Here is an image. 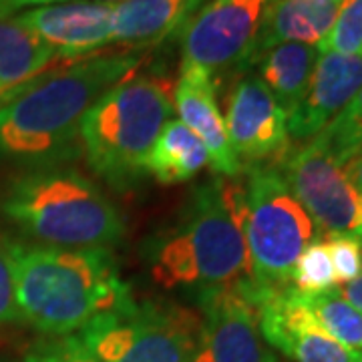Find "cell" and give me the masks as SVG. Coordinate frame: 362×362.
Returning <instances> with one entry per match:
<instances>
[{
    "instance_id": "6da1fadb",
    "label": "cell",
    "mask_w": 362,
    "mask_h": 362,
    "mask_svg": "<svg viewBox=\"0 0 362 362\" xmlns=\"http://www.w3.org/2000/svg\"><path fill=\"white\" fill-rule=\"evenodd\" d=\"M141 54H95L11 90L0 103V157L45 163L63 159L89 109L131 78Z\"/></svg>"
},
{
    "instance_id": "7a4b0ae2",
    "label": "cell",
    "mask_w": 362,
    "mask_h": 362,
    "mask_svg": "<svg viewBox=\"0 0 362 362\" xmlns=\"http://www.w3.org/2000/svg\"><path fill=\"white\" fill-rule=\"evenodd\" d=\"M11 252L21 320L47 337L78 332L133 298L109 247L65 250L11 240Z\"/></svg>"
},
{
    "instance_id": "3957f363",
    "label": "cell",
    "mask_w": 362,
    "mask_h": 362,
    "mask_svg": "<svg viewBox=\"0 0 362 362\" xmlns=\"http://www.w3.org/2000/svg\"><path fill=\"white\" fill-rule=\"evenodd\" d=\"M0 216L49 247H109L125 233L119 207L71 168H35L13 177L0 192Z\"/></svg>"
},
{
    "instance_id": "277c9868",
    "label": "cell",
    "mask_w": 362,
    "mask_h": 362,
    "mask_svg": "<svg viewBox=\"0 0 362 362\" xmlns=\"http://www.w3.org/2000/svg\"><path fill=\"white\" fill-rule=\"evenodd\" d=\"M149 268L163 288H220L252 280L250 254L223 202L220 180L194 189L177 220L149 244Z\"/></svg>"
},
{
    "instance_id": "5b68a950",
    "label": "cell",
    "mask_w": 362,
    "mask_h": 362,
    "mask_svg": "<svg viewBox=\"0 0 362 362\" xmlns=\"http://www.w3.org/2000/svg\"><path fill=\"white\" fill-rule=\"evenodd\" d=\"M223 202L238 221L250 254L247 292L290 286L294 264L316 238V226L276 165L247 168L246 181L220 180Z\"/></svg>"
},
{
    "instance_id": "8992f818",
    "label": "cell",
    "mask_w": 362,
    "mask_h": 362,
    "mask_svg": "<svg viewBox=\"0 0 362 362\" xmlns=\"http://www.w3.org/2000/svg\"><path fill=\"white\" fill-rule=\"evenodd\" d=\"M173 113L168 85L133 75L89 109L78 139L89 168L113 187H131L147 173L151 147Z\"/></svg>"
},
{
    "instance_id": "52a82bcc",
    "label": "cell",
    "mask_w": 362,
    "mask_h": 362,
    "mask_svg": "<svg viewBox=\"0 0 362 362\" xmlns=\"http://www.w3.org/2000/svg\"><path fill=\"white\" fill-rule=\"evenodd\" d=\"M202 318L163 300L129 298L87 322L77 337L99 362H194Z\"/></svg>"
},
{
    "instance_id": "ba28073f",
    "label": "cell",
    "mask_w": 362,
    "mask_h": 362,
    "mask_svg": "<svg viewBox=\"0 0 362 362\" xmlns=\"http://www.w3.org/2000/svg\"><path fill=\"white\" fill-rule=\"evenodd\" d=\"M270 0H209L181 33L183 66L214 73L252 65L259 28Z\"/></svg>"
},
{
    "instance_id": "9c48e42d",
    "label": "cell",
    "mask_w": 362,
    "mask_h": 362,
    "mask_svg": "<svg viewBox=\"0 0 362 362\" xmlns=\"http://www.w3.org/2000/svg\"><path fill=\"white\" fill-rule=\"evenodd\" d=\"M278 171L316 228L328 235L356 233L362 221V194L318 139L288 151Z\"/></svg>"
},
{
    "instance_id": "30bf717a",
    "label": "cell",
    "mask_w": 362,
    "mask_h": 362,
    "mask_svg": "<svg viewBox=\"0 0 362 362\" xmlns=\"http://www.w3.org/2000/svg\"><path fill=\"white\" fill-rule=\"evenodd\" d=\"M246 282L199 292L202 330L194 362H278L259 332Z\"/></svg>"
},
{
    "instance_id": "8fae6325",
    "label": "cell",
    "mask_w": 362,
    "mask_h": 362,
    "mask_svg": "<svg viewBox=\"0 0 362 362\" xmlns=\"http://www.w3.org/2000/svg\"><path fill=\"white\" fill-rule=\"evenodd\" d=\"M223 123L242 169L280 163L290 151L288 115L254 73L233 85Z\"/></svg>"
},
{
    "instance_id": "7c38bea8",
    "label": "cell",
    "mask_w": 362,
    "mask_h": 362,
    "mask_svg": "<svg viewBox=\"0 0 362 362\" xmlns=\"http://www.w3.org/2000/svg\"><path fill=\"white\" fill-rule=\"evenodd\" d=\"M247 292V286H246ZM264 340L294 362H362V352L340 344L306 308L292 286L252 294Z\"/></svg>"
},
{
    "instance_id": "4fadbf2b",
    "label": "cell",
    "mask_w": 362,
    "mask_h": 362,
    "mask_svg": "<svg viewBox=\"0 0 362 362\" xmlns=\"http://www.w3.org/2000/svg\"><path fill=\"white\" fill-rule=\"evenodd\" d=\"M361 89L362 57L320 52L308 89L288 115L290 139L310 141L344 111Z\"/></svg>"
},
{
    "instance_id": "5bb4252c",
    "label": "cell",
    "mask_w": 362,
    "mask_h": 362,
    "mask_svg": "<svg viewBox=\"0 0 362 362\" xmlns=\"http://www.w3.org/2000/svg\"><path fill=\"white\" fill-rule=\"evenodd\" d=\"M113 11L111 2H59L26 11L21 21L51 47L57 59L75 61L111 42Z\"/></svg>"
},
{
    "instance_id": "9a60e30c",
    "label": "cell",
    "mask_w": 362,
    "mask_h": 362,
    "mask_svg": "<svg viewBox=\"0 0 362 362\" xmlns=\"http://www.w3.org/2000/svg\"><path fill=\"white\" fill-rule=\"evenodd\" d=\"M171 99L181 123L194 131L206 145L209 165L226 177H238L244 169L233 156L228 139L226 123L216 99L214 77L199 66H181L180 81Z\"/></svg>"
},
{
    "instance_id": "2e32d148",
    "label": "cell",
    "mask_w": 362,
    "mask_h": 362,
    "mask_svg": "<svg viewBox=\"0 0 362 362\" xmlns=\"http://www.w3.org/2000/svg\"><path fill=\"white\" fill-rule=\"evenodd\" d=\"M338 6L340 4L330 0H270L264 13L254 59L259 52L284 42L318 47L337 21Z\"/></svg>"
},
{
    "instance_id": "e0dca14e",
    "label": "cell",
    "mask_w": 362,
    "mask_h": 362,
    "mask_svg": "<svg viewBox=\"0 0 362 362\" xmlns=\"http://www.w3.org/2000/svg\"><path fill=\"white\" fill-rule=\"evenodd\" d=\"M204 0H125L113 11L111 42L151 45L185 26Z\"/></svg>"
},
{
    "instance_id": "ac0fdd59",
    "label": "cell",
    "mask_w": 362,
    "mask_h": 362,
    "mask_svg": "<svg viewBox=\"0 0 362 362\" xmlns=\"http://www.w3.org/2000/svg\"><path fill=\"white\" fill-rule=\"evenodd\" d=\"M320 52L318 47L284 42L259 52L252 65H258L259 81L268 87L276 103L290 115L310 85Z\"/></svg>"
},
{
    "instance_id": "d6986e66",
    "label": "cell",
    "mask_w": 362,
    "mask_h": 362,
    "mask_svg": "<svg viewBox=\"0 0 362 362\" xmlns=\"http://www.w3.org/2000/svg\"><path fill=\"white\" fill-rule=\"evenodd\" d=\"M52 61H57V54L21 16L0 13V93L8 95L30 83L47 71Z\"/></svg>"
},
{
    "instance_id": "ffe728a7",
    "label": "cell",
    "mask_w": 362,
    "mask_h": 362,
    "mask_svg": "<svg viewBox=\"0 0 362 362\" xmlns=\"http://www.w3.org/2000/svg\"><path fill=\"white\" fill-rule=\"evenodd\" d=\"M209 163L206 145L180 119L168 121L151 147L147 173L163 185L194 180Z\"/></svg>"
},
{
    "instance_id": "44dd1931",
    "label": "cell",
    "mask_w": 362,
    "mask_h": 362,
    "mask_svg": "<svg viewBox=\"0 0 362 362\" xmlns=\"http://www.w3.org/2000/svg\"><path fill=\"white\" fill-rule=\"evenodd\" d=\"M300 298L330 337L349 349L362 352V312L340 294L338 286L318 294H300Z\"/></svg>"
},
{
    "instance_id": "7402d4cb",
    "label": "cell",
    "mask_w": 362,
    "mask_h": 362,
    "mask_svg": "<svg viewBox=\"0 0 362 362\" xmlns=\"http://www.w3.org/2000/svg\"><path fill=\"white\" fill-rule=\"evenodd\" d=\"M312 139L322 143L340 165L362 149V89L344 107V111Z\"/></svg>"
},
{
    "instance_id": "603a6c76",
    "label": "cell",
    "mask_w": 362,
    "mask_h": 362,
    "mask_svg": "<svg viewBox=\"0 0 362 362\" xmlns=\"http://www.w3.org/2000/svg\"><path fill=\"white\" fill-rule=\"evenodd\" d=\"M290 286L300 294H318L337 286V276L326 242L314 240L294 264Z\"/></svg>"
},
{
    "instance_id": "cb8c5ba5",
    "label": "cell",
    "mask_w": 362,
    "mask_h": 362,
    "mask_svg": "<svg viewBox=\"0 0 362 362\" xmlns=\"http://www.w3.org/2000/svg\"><path fill=\"white\" fill-rule=\"evenodd\" d=\"M318 52L362 57V0H344L330 33L318 45Z\"/></svg>"
},
{
    "instance_id": "d4e9b609",
    "label": "cell",
    "mask_w": 362,
    "mask_h": 362,
    "mask_svg": "<svg viewBox=\"0 0 362 362\" xmlns=\"http://www.w3.org/2000/svg\"><path fill=\"white\" fill-rule=\"evenodd\" d=\"M25 362H99L77 334L49 337L26 350Z\"/></svg>"
},
{
    "instance_id": "484cf974",
    "label": "cell",
    "mask_w": 362,
    "mask_h": 362,
    "mask_svg": "<svg viewBox=\"0 0 362 362\" xmlns=\"http://www.w3.org/2000/svg\"><path fill=\"white\" fill-rule=\"evenodd\" d=\"M326 247L332 259L337 282H352L362 274V246L354 233L328 235Z\"/></svg>"
},
{
    "instance_id": "4316f807",
    "label": "cell",
    "mask_w": 362,
    "mask_h": 362,
    "mask_svg": "<svg viewBox=\"0 0 362 362\" xmlns=\"http://www.w3.org/2000/svg\"><path fill=\"white\" fill-rule=\"evenodd\" d=\"M23 322L16 302V280L11 252V238L0 235V326Z\"/></svg>"
},
{
    "instance_id": "83f0119b",
    "label": "cell",
    "mask_w": 362,
    "mask_h": 362,
    "mask_svg": "<svg viewBox=\"0 0 362 362\" xmlns=\"http://www.w3.org/2000/svg\"><path fill=\"white\" fill-rule=\"evenodd\" d=\"M342 169H344V173H346L350 183L362 194V149H358L354 156H350L342 163Z\"/></svg>"
},
{
    "instance_id": "f1b7e54d",
    "label": "cell",
    "mask_w": 362,
    "mask_h": 362,
    "mask_svg": "<svg viewBox=\"0 0 362 362\" xmlns=\"http://www.w3.org/2000/svg\"><path fill=\"white\" fill-rule=\"evenodd\" d=\"M338 290L356 310L362 312V274L358 278H354L352 282H346L344 286H340Z\"/></svg>"
},
{
    "instance_id": "f546056e",
    "label": "cell",
    "mask_w": 362,
    "mask_h": 362,
    "mask_svg": "<svg viewBox=\"0 0 362 362\" xmlns=\"http://www.w3.org/2000/svg\"><path fill=\"white\" fill-rule=\"evenodd\" d=\"M49 2H63V0H0V13L4 14L6 11L13 8H21V6H28V4H49Z\"/></svg>"
},
{
    "instance_id": "4dcf8cb0",
    "label": "cell",
    "mask_w": 362,
    "mask_h": 362,
    "mask_svg": "<svg viewBox=\"0 0 362 362\" xmlns=\"http://www.w3.org/2000/svg\"><path fill=\"white\" fill-rule=\"evenodd\" d=\"M356 238H358V242H361V246H362V221H361V226H358V230H356V233H354Z\"/></svg>"
},
{
    "instance_id": "1f68e13d",
    "label": "cell",
    "mask_w": 362,
    "mask_h": 362,
    "mask_svg": "<svg viewBox=\"0 0 362 362\" xmlns=\"http://www.w3.org/2000/svg\"><path fill=\"white\" fill-rule=\"evenodd\" d=\"M97 2H111V4H117V2H125V0H97Z\"/></svg>"
},
{
    "instance_id": "d6a6232c",
    "label": "cell",
    "mask_w": 362,
    "mask_h": 362,
    "mask_svg": "<svg viewBox=\"0 0 362 362\" xmlns=\"http://www.w3.org/2000/svg\"><path fill=\"white\" fill-rule=\"evenodd\" d=\"M330 2H334V4H342L344 0H330Z\"/></svg>"
},
{
    "instance_id": "836d02e7",
    "label": "cell",
    "mask_w": 362,
    "mask_h": 362,
    "mask_svg": "<svg viewBox=\"0 0 362 362\" xmlns=\"http://www.w3.org/2000/svg\"><path fill=\"white\" fill-rule=\"evenodd\" d=\"M4 97H6V95H4V93H0V99H4Z\"/></svg>"
}]
</instances>
